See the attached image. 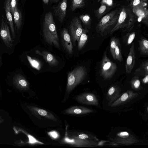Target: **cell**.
Wrapping results in <instances>:
<instances>
[{
  "instance_id": "23",
  "label": "cell",
  "mask_w": 148,
  "mask_h": 148,
  "mask_svg": "<svg viewBox=\"0 0 148 148\" xmlns=\"http://www.w3.org/2000/svg\"><path fill=\"white\" fill-rule=\"evenodd\" d=\"M13 15L14 23L18 31L20 28L22 23V13L17 6L15 8Z\"/></svg>"
},
{
  "instance_id": "5",
  "label": "cell",
  "mask_w": 148,
  "mask_h": 148,
  "mask_svg": "<svg viewBox=\"0 0 148 148\" xmlns=\"http://www.w3.org/2000/svg\"><path fill=\"white\" fill-rule=\"evenodd\" d=\"M117 68L116 64L108 58L107 52L105 51L100 64V72L101 76L106 79H110L116 71Z\"/></svg>"
},
{
  "instance_id": "27",
  "label": "cell",
  "mask_w": 148,
  "mask_h": 148,
  "mask_svg": "<svg viewBox=\"0 0 148 148\" xmlns=\"http://www.w3.org/2000/svg\"><path fill=\"white\" fill-rule=\"evenodd\" d=\"M130 83L131 88L133 89L136 90L141 89V86L139 77L135 75L134 76Z\"/></svg>"
},
{
  "instance_id": "36",
  "label": "cell",
  "mask_w": 148,
  "mask_h": 148,
  "mask_svg": "<svg viewBox=\"0 0 148 148\" xmlns=\"http://www.w3.org/2000/svg\"><path fill=\"white\" fill-rule=\"evenodd\" d=\"M18 0H10V11L12 14L13 15L15 8L17 6Z\"/></svg>"
},
{
  "instance_id": "18",
  "label": "cell",
  "mask_w": 148,
  "mask_h": 148,
  "mask_svg": "<svg viewBox=\"0 0 148 148\" xmlns=\"http://www.w3.org/2000/svg\"><path fill=\"white\" fill-rule=\"evenodd\" d=\"M35 53L42 57L45 60L49 65L53 66H57L59 62L56 58L51 54L46 51H40L36 50Z\"/></svg>"
},
{
  "instance_id": "35",
  "label": "cell",
  "mask_w": 148,
  "mask_h": 148,
  "mask_svg": "<svg viewBox=\"0 0 148 148\" xmlns=\"http://www.w3.org/2000/svg\"><path fill=\"white\" fill-rule=\"evenodd\" d=\"M28 136L29 139V143L32 144H40V145H45L44 143L40 141L34 136L30 135H28Z\"/></svg>"
},
{
  "instance_id": "2",
  "label": "cell",
  "mask_w": 148,
  "mask_h": 148,
  "mask_svg": "<svg viewBox=\"0 0 148 148\" xmlns=\"http://www.w3.org/2000/svg\"><path fill=\"white\" fill-rule=\"evenodd\" d=\"M136 16L133 12L131 7L123 6L120 8V12L117 22L111 31L112 34L120 29L125 28L124 31H130L136 22Z\"/></svg>"
},
{
  "instance_id": "30",
  "label": "cell",
  "mask_w": 148,
  "mask_h": 148,
  "mask_svg": "<svg viewBox=\"0 0 148 148\" xmlns=\"http://www.w3.org/2000/svg\"><path fill=\"white\" fill-rule=\"evenodd\" d=\"M115 53L116 60H117L120 62H122L123 60V58L121 54V44L118 38L116 40Z\"/></svg>"
},
{
  "instance_id": "3",
  "label": "cell",
  "mask_w": 148,
  "mask_h": 148,
  "mask_svg": "<svg viewBox=\"0 0 148 148\" xmlns=\"http://www.w3.org/2000/svg\"><path fill=\"white\" fill-rule=\"evenodd\" d=\"M120 12V8L115 9L106 14L97 24L96 30L101 36H106L116 24Z\"/></svg>"
},
{
  "instance_id": "15",
  "label": "cell",
  "mask_w": 148,
  "mask_h": 148,
  "mask_svg": "<svg viewBox=\"0 0 148 148\" xmlns=\"http://www.w3.org/2000/svg\"><path fill=\"white\" fill-rule=\"evenodd\" d=\"M134 15L141 19L142 23L148 26V10L147 8L140 7L131 8Z\"/></svg>"
},
{
  "instance_id": "13",
  "label": "cell",
  "mask_w": 148,
  "mask_h": 148,
  "mask_svg": "<svg viewBox=\"0 0 148 148\" xmlns=\"http://www.w3.org/2000/svg\"><path fill=\"white\" fill-rule=\"evenodd\" d=\"M61 39L63 47L69 54L73 53V45L68 30L64 28L61 33Z\"/></svg>"
},
{
  "instance_id": "39",
  "label": "cell",
  "mask_w": 148,
  "mask_h": 148,
  "mask_svg": "<svg viewBox=\"0 0 148 148\" xmlns=\"http://www.w3.org/2000/svg\"><path fill=\"white\" fill-rule=\"evenodd\" d=\"M142 79V82L144 84H146L148 82V74H146Z\"/></svg>"
},
{
  "instance_id": "24",
  "label": "cell",
  "mask_w": 148,
  "mask_h": 148,
  "mask_svg": "<svg viewBox=\"0 0 148 148\" xmlns=\"http://www.w3.org/2000/svg\"><path fill=\"white\" fill-rule=\"evenodd\" d=\"M88 32V31L87 30L83 29V32L78 41V49H81L85 45L88 38V35L87 34Z\"/></svg>"
},
{
  "instance_id": "32",
  "label": "cell",
  "mask_w": 148,
  "mask_h": 148,
  "mask_svg": "<svg viewBox=\"0 0 148 148\" xmlns=\"http://www.w3.org/2000/svg\"><path fill=\"white\" fill-rule=\"evenodd\" d=\"M79 19L82 21L86 27H90L91 20L90 15L87 14H82L80 15L79 16Z\"/></svg>"
},
{
  "instance_id": "34",
  "label": "cell",
  "mask_w": 148,
  "mask_h": 148,
  "mask_svg": "<svg viewBox=\"0 0 148 148\" xmlns=\"http://www.w3.org/2000/svg\"><path fill=\"white\" fill-rule=\"evenodd\" d=\"M131 8L143 7L147 8V4L142 0H132L130 3Z\"/></svg>"
},
{
  "instance_id": "1",
  "label": "cell",
  "mask_w": 148,
  "mask_h": 148,
  "mask_svg": "<svg viewBox=\"0 0 148 148\" xmlns=\"http://www.w3.org/2000/svg\"><path fill=\"white\" fill-rule=\"evenodd\" d=\"M43 33L46 42L57 48H60L59 40L53 14L50 12L46 14L43 24Z\"/></svg>"
},
{
  "instance_id": "42",
  "label": "cell",
  "mask_w": 148,
  "mask_h": 148,
  "mask_svg": "<svg viewBox=\"0 0 148 148\" xmlns=\"http://www.w3.org/2000/svg\"><path fill=\"white\" fill-rule=\"evenodd\" d=\"M142 0L143 1H144V2H146L147 1V0Z\"/></svg>"
},
{
  "instance_id": "10",
  "label": "cell",
  "mask_w": 148,
  "mask_h": 148,
  "mask_svg": "<svg viewBox=\"0 0 148 148\" xmlns=\"http://www.w3.org/2000/svg\"><path fill=\"white\" fill-rule=\"evenodd\" d=\"M139 94L131 90H127L111 103L110 106L116 107L125 104L136 98Z\"/></svg>"
},
{
  "instance_id": "21",
  "label": "cell",
  "mask_w": 148,
  "mask_h": 148,
  "mask_svg": "<svg viewBox=\"0 0 148 148\" xmlns=\"http://www.w3.org/2000/svg\"><path fill=\"white\" fill-rule=\"evenodd\" d=\"M138 50L142 55H148V40L144 37L141 38L138 41Z\"/></svg>"
},
{
  "instance_id": "41",
  "label": "cell",
  "mask_w": 148,
  "mask_h": 148,
  "mask_svg": "<svg viewBox=\"0 0 148 148\" xmlns=\"http://www.w3.org/2000/svg\"><path fill=\"white\" fill-rule=\"evenodd\" d=\"M42 1L45 4H48L49 0H42Z\"/></svg>"
},
{
  "instance_id": "6",
  "label": "cell",
  "mask_w": 148,
  "mask_h": 148,
  "mask_svg": "<svg viewBox=\"0 0 148 148\" xmlns=\"http://www.w3.org/2000/svg\"><path fill=\"white\" fill-rule=\"evenodd\" d=\"M117 144L126 145L136 143L138 140L132 134L126 131H121L118 133L115 137L110 139Z\"/></svg>"
},
{
  "instance_id": "8",
  "label": "cell",
  "mask_w": 148,
  "mask_h": 148,
  "mask_svg": "<svg viewBox=\"0 0 148 148\" xmlns=\"http://www.w3.org/2000/svg\"><path fill=\"white\" fill-rule=\"evenodd\" d=\"M83 29L79 18L77 17L73 18L69 25V30L74 46L76 41L78 42Z\"/></svg>"
},
{
  "instance_id": "28",
  "label": "cell",
  "mask_w": 148,
  "mask_h": 148,
  "mask_svg": "<svg viewBox=\"0 0 148 148\" xmlns=\"http://www.w3.org/2000/svg\"><path fill=\"white\" fill-rule=\"evenodd\" d=\"M135 32H128L123 37V42L127 45H128L132 43L135 36Z\"/></svg>"
},
{
  "instance_id": "31",
  "label": "cell",
  "mask_w": 148,
  "mask_h": 148,
  "mask_svg": "<svg viewBox=\"0 0 148 148\" xmlns=\"http://www.w3.org/2000/svg\"><path fill=\"white\" fill-rule=\"evenodd\" d=\"M27 59L31 66L38 71H40L41 68V64L38 60L32 58L29 56H27Z\"/></svg>"
},
{
  "instance_id": "37",
  "label": "cell",
  "mask_w": 148,
  "mask_h": 148,
  "mask_svg": "<svg viewBox=\"0 0 148 148\" xmlns=\"http://www.w3.org/2000/svg\"><path fill=\"white\" fill-rule=\"evenodd\" d=\"M47 134L51 138L54 140L58 139L60 136L59 133L54 130L48 132Z\"/></svg>"
},
{
  "instance_id": "40",
  "label": "cell",
  "mask_w": 148,
  "mask_h": 148,
  "mask_svg": "<svg viewBox=\"0 0 148 148\" xmlns=\"http://www.w3.org/2000/svg\"><path fill=\"white\" fill-rule=\"evenodd\" d=\"M59 0H50L51 3H56L58 2Z\"/></svg>"
},
{
  "instance_id": "9",
  "label": "cell",
  "mask_w": 148,
  "mask_h": 148,
  "mask_svg": "<svg viewBox=\"0 0 148 148\" xmlns=\"http://www.w3.org/2000/svg\"><path fill=\"white\" fill-rule=\"evenodd\" d=\"M0 36L6 46L9 48L12 46V40L9 27L5 21L2 18L0 27Z\"/></svg>"
},
{
  "instance_id": "16",
  "label": "cell",
  "mask_w": 148,
  "mask_h": 148,
  "mask_svg": "<svg viewBox=\"0 0 148 148\" xmlns=\"http://www.w3.org/2000/svg\"><path fill=\"white\" fill-rule=\"evenodd\" d=\"M121 90L118 85H112L108 90L106 96L108 101L111 103L116 100L121 95Z\"/></svg>"
},
{
  "instance_id": "14",
  "label": "cell",
  "mask_w": 148,
  "mask_h": 148,
  "mask_svg": "<svg viewBox=\"0 0 148 148\" xmlns=\"http://www.w3.org/2000/svg\"><path fill=\"white\" fill-rule=\"evenodd\" d=\"M135 58L134 44L132 42L125 65L127 73H130L131 72L134 66Z\"/></svg>"
},
{
  "instance_id": "38",
  "label": "cell",
  "mask_w": 148,
  "mask_h": 148,
  "mask_svg": "<svg viewBox=\"0 0 148 148\" xmlns=\"http://www.w3.org/2000/svg\"><path fill=\"white\" fill-rule=\"evenodd\" d=\"M101 4H105L110 7H112L113 5V0H102Z\"/></svg>"
},
{
  "instance_id": "26",
  "label": "cell",
  "mask_w": 148,
  "mask_h": 148,
  "mask_svg": "<svg viewBox=\"0 0 148 148\" xmlns=\"http://www.w3.org/2000/svg\"><path fill=\"white\" fill-rule=\"evenodd\" d=\"M111 8L105 4H101L100 7L95 12L96 16L98 18H100Z\"/></svg>"
},
{
  "instance_id": "7",
  "label": "cell",
  "mask_w": 148,
  "mask_h": 148,
  "mask_svg": "<svg viewBox=\"0 0 148 148\" xmlns=\"http://www.w3.org/2000/svg\"><path fill=\"white\" fill-rule=\"evenodd\" d=\"M62 142L77 147H92L97 146V144L95 140H83L78 138L76 136H73L70 138L66 135L63 139Z\"/></svg>"
},
{
  "instance_id": "22",
  "label": "cell",
  "mask_w": 148,
  "mask_h": 148,
  "mask_svg": "<svg viewBox=\"0 0 148 148\" xmlns=\"http://www.w3.org/2000/svg\"><path fill=\"white\" fill-rule=\"evenodd\" d=\"M148 74V60L143 62L139 67L136 69L134 73V74L136 76H144Z\"/></svg>"
},
{
  "instance_id": "33",
  "label": "cell",
  "mask_w": 148,
  "mask_h": 148,
  "mask_svg": "<svg viewBox=\"0 0 148 148\" xmlns=\"http://www.w3.org/2000/svg\"><path fill=\"white\" fill-rule=\"evenodd\" d=\"M117 39L115 37H112L110 41V51L113 58L115 60H116L115 50L116 44Z\"/></svg>"
},
{
  "instance_id": "11",
  "label": "cell",
  "mask_w": 148,
  "mask_h": 148,
  "mask_svg": "<svg viewBox=\"0 0 148 148\" xmlns=\"http://www.w3.org/2000/svg\"><path fill=\"white\" fill-rule=\"evenodd\" d=\"M67 0H62L57 6L53 7L54 15L58 20L62 23L66 15Z\"/></svg>"
},
{
  "instance_id": "12",
  "label": "cell",
  "mask_w": 148,
  "mask_h": 148,
  "mask_svg": "<svg viewBox=\"0 0 148 148\" xmlns=\"http://www.w3.org/2000/svg\"><path fill=\"white\" fill-rule=\"evenodd\" d=\"M79 102L86 105L97 106L98 101L96 95L92 93H86L78 95L76 98Z\"/></svg>"
},
{
  "instance_id": "17",
  "label": "cell",
  "mask_w": 148,
  "mask_h": 148,
  "mask_svg": "<svg viewBox=\"0 0 148 148\" xmlns=\"http://www.w3.org/2000/svg\"><path fill=\"white\" fill-rule=\"evenodd\" d=\"M10 0H5L4 3V9L5 10L6 16L10 25L12 36L15 38V30L12 16L10 11Z\"/></svg>"
},
{
  "instance_id": "19",
  "label": "cell",
  "mask_w": 148,
  "mask_h": 148,
  "mask_svg": "<svg viewBox=\"0 0 148 148\" xmlns=\"http://www.w3.org/2000/svg\"><path fill=\"white\" fill-rule=\"evenodd\" d=\"M93 112L92 110L81 106H74L66 110L65 112L71 114H85Z\"/></svg>"
},
{
  "instance_id": "25",
  "label": "cell",
  "mask_w": 148,
  "mask_h": 148,
  "mask_svg": "<svg viewBox=\"0 0 148 148\" xmlns=\"http://www.w3.org/2000/svg\"><path fill=\"white\" fill-rule=\"evenodd\" d=\"M14 81L23 87H26L28 86V82L25 78L20 74H16L13 78Z\"/></svg>"
},
{
  "instance_id": "20",
  "label": "cell",
  "mask_w": 148,
  "mask_h": 148,
  "mask_svg": "<svg viewBox=\"0 0 148 148\" xmlns=\"http://www.w3.org/2000/svg\"><path fill=\"white\" fill-rule=\"evenodd\" d=\"M33 110L37 115L43 116L47 119L54 121H57L55 116L51 113L43 109L34 107L32 108Z\"/></svg>"
},
{
  "instance_id": "4",
  "label": "cell",
  "mask_w": 148,
  "mask_h": 148,
  "mask_svg": "<svg viewBox=\"0 0 148 148\" xmlns=\"http://www.w3.org/2000/svg\"><path fill=\"white\" fill-rule=\"evenodd\" d=\"M87 74L86 69L83 66H79L69 73L67 76L66 91L70 92L80 84Z\"/></svg>"
},
{
  "instance_id": "29",
  "label": "cell",
  "mask_w": 148,
  "mask_h": 148,
  "mask_svg": "<svg viewBox=\"0 0 148 148\" xmlns=\"http://www.w3.org/2000/svg\"><path fill=\"white\" fill-rule=\"evenodd\" d=\"M85 6L84 0H72L71 9L73 12L77 8H83Z\"/></svg>"
}]
</instances>
